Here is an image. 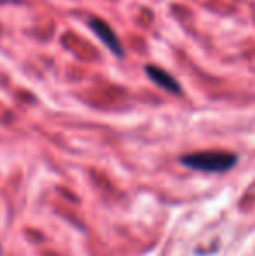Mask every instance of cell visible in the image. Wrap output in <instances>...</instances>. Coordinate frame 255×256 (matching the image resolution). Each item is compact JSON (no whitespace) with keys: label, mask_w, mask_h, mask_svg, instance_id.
I'll return each mask as SVG.
<instances>
[{"label":"cell","mask_w":255,"mask_h":256,"mask_svg":"<svg viewBox=\"0 0 255 256\" xmlns=\"http://www.w3.org/2000/svg\"><path fill=\"white\" fill-rule=\"evenodd\" d=\"M236 162V157L227 152H197L182 157V164L197 171L220 172L227 171Z\"/></svg>","instance_id":"6da1fadb"},{"label":"cell","mask_w":255,"mask_h":256,"mask_svg":"<svg viewBox=\"0 0 255 256\" xmlns=\"http://www.w3.org/2000/svg\"><path fill=\"white\" fill-rule=\"evenodd\" d=\"M89 26L93 28V32L98 35L100 40H102L103 44H105L107 48L110 49V51L116 54V56H123L124 49H123V46H121L119 38H117L116 32L110 28L109 23H105L103 20H98V18H95V20L89 21Z\"/></svg>","instance_id":"7a4b0ae2"},{"label":"cell","mask_w":255,"mask_h":256,"mask_svg":"<svg viewBox=\"0 0 255 256\" xmlns=\"http://www.w3.org/2000/svg\"><path fill=\"white\" fill-rule=\"evenodd\" d=\"M145 72H147V75H149V78H152L159 88L166 89V91H170V92H175V94H178V92L182 91L180 84H178V82L175 80L168 72L161 70V68L154 66V64H147Z\"/></svg>","instance_id":"3957f363"}]
</instances>
